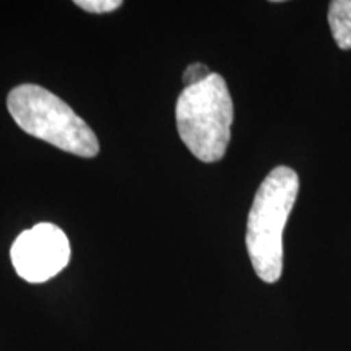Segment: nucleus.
I'll list each match as a JSON object with an SVG mask.
<instances>
[{
  "label": "nucleus",
  "mask_w": 351,
  "mask_h": 351,
  "mask_svg": "<svg viewBox=\"0 0 351 351\" xmlns=\"http://www.w3.org/2000/svg\"><path fill=\"white\" fill-rule=\"evenodd\" d=\"M300 192V178L288 166H276L263 179L247 218L245 247L254 271L265 283L283 274V231Z\"/></svg>",
  "instance_id": "f257e3e1"
},
{
  "label": "nucleus",
  "mask_w": 351,
  "mask_h": 351,
  "mask_svg": "<svg viewBox=\"0 0 351 351\" xmlns=\"http://www.w3.org/2000/svg\"><path fill=\"white\" fill-rule=\"evenodd\" d=\"M7 108L16 125L33 137L82 158L99 153V142L91 127L46 88L33 83L13 88Z\"/></svg>",
  "instance_id": "f03ea898"
},
{
  "label": "nucleus",
  "mask_w": 351,
  "mask_h": 351,
  "mask_svg": "<svg viewBox=\"0 0 351 351\" xmlns=\"http://www.w3.org/2000/svg\"><path fill=\"white\" fill-rule=\"evenodd\" d=\"M234 117L225 78L212 73L199 85L184 88L176 103V122L184 145L204 163L219 161L231 140Z\"/></svg>",
  "instance_id": "7ed1b4c3"
},
{
  "label": "nucleus",
  "mask_w": 351,
  "mask_h": 351,
  "mask_svg": "<svg viewBox=\"0 0 351 351\" xmlns=\"http://www.w3.org/2000/svg\"><path fill=\"white\" fill-rule=\"evenodd\" d=\"M10 258L20 278L28 283H44L67 267L70 243L59 226L39 223L15 239Z\"/></svg>",
  "instance_id": "20e7f679"
},
{
  "label": "nucleus",
  "mask_w": 351,
  "mask_h": 351,
  "mask_svg": "<svg viewBox=\"0 0 351 351\" xmlns=\"http://www.w3.org/2000/svg\"><path fill=\"white\" fill-rule=\"evenodd\" d=\"M328 25L340 49H351V0H333L328 7Z\"/></svg>",
  "instance_id": "39448f33"
},
{
  "label": "nucleus",
  "mask_w": 351,
  "mask_h": 351,
  "mask_svg": "<svg viewBox=\"0 0 351 351\" xmlns=\"http://www.w3.org/2000/svg\"><path fill=\"white\" fill-rule=\"evenodd\" d=\"M75 5L90 13H109L122 5L121 0H75Z\"/></svg>",
  "instance_id": "423d86ee"
},
{
  "label": "nucleus",
  "mask_w": 351,
  "mask_h": 351,
  "mask_svg": "<svg viewBox=\"0 0 351 351\" xmlns=\"http://www.w3.org/2000/svg\"><path fill=\"white\" fill-rule=\"evenodd\" d=\"M212 73L213 72H210V69L207 67V65L195 62V64H191L186 69V72H184V77H182V82H184V85H186V88L194 86V85H199V83L207 80Z\"/></svg>",
  "instance_id": "0eeeda50"
}]
</instances>
